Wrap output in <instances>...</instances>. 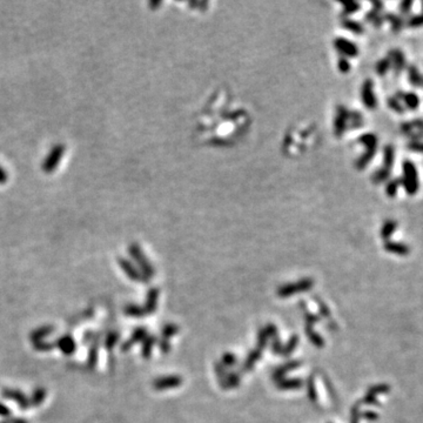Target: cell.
<instances>
[{"instance_id": "cell-19", "label": "cell", "mask_w": 423, "mask_h": 423, "mask_svg": "<svg viewBox=\"0 0 423 423\" xmlns=\"http://www.w3.org/2000/svg\"><path fill=\"white\" fill-rule=\"evenodd\" d=\"M349 127L350 128H360L364 126V116L360 112H352L349 114Z\"/></svg>"}, {"instance_id": "cell-26", "label": "cell", "mask_w": 423, "mask_h": 423, "mask_svg": "<svg viewBox=\"0 0 423 423\" xmlns=\"http://www.w3.org/2000/svg\"><path fill=\"white\" fill-rule=\"evenodd\" d=\"M421 7H422V13H423V2L421 3Z\"/></svg>"}, {"instance_id": "cell-16", "label": "cell", "mask_w": 423, "mask_h": 423, "mask_svg": "<svg viewBox=\"0 0 423 423\" xmlns=\"http://www.w3.org/2000/svg\"><path fill=\"white\" fill-rule=\"evenodd\" d=\"M396 228H397L396 221L392 220V219L387 220L381 228V236L384 237V239H388V237H390V235L396 231Z\"/></svg>"}, {"instance_id": "cell-25", "label": "cell", "mask_w": 423, "mask_h": 423, "mask_svg": "<svg viewBox=\"0 0 423 423\" xmlns=\"http://www.w3.org/2000/svg\"><path fill=\"white\" fill-rule=\"evenodd\" d=\"M337 66H338V70H340L342 73H347V72L350 70V64L347 58H341L340 60H338Z\"/></svg>"}, {"instance_id": "cell-22", "label": "cell", "mask_w": 423, "mask_h": 423, "mask_svg": "<svg viewBox=\"0 0 423 423\" xmlns=\"http://www.w3.org/2000/svg\"><path fill=\"white\" fill-rule=\"evenodd\" d=\"M342 5H344V12H345V14L355 13V12L360 10V7H361L360 4L355 3V2L344 3V4H342Z\"/></svg>"}, {"instance_id": "cell-6", "label": "cell", "mask_w": 423, "mask_h": 423, "mask_svg": "<svg viewBox=\"0 0 423 423\" xmlns=\"http://www.w3.org/2000/svg\"><path fill=\"white\" fill-rule=\"evenodd\" d=\"M388 56L390 59V63H392L394 73L398 75L402 71L405 70L406 65H407L406 56L404 54V52H402L401 50H398V48H395V50H392L389 52Z\"/></svg>"}, {"instance_id": "cell-4", "label": "cell", "mask_w": 423, "mask_h": 423, "mask_svg": "<svg viewBox=\"0 0 423 423\" xmlns=\"http://www.w3.org/2000/svg\"><path fill=\"white\" fill-rule=\"evenodd\" d=\"M334 46L346 58H354L358 54V48L355 44L345 38H336L334 40Z\"/></svg>"}, {"instance_id": "cell-11", "label": "cell", "mask_w": 423, "mask_h": 423, "mask_svg": "<svg viewBox=\"0 0 423 423\" xmlns=\"http://www.w3.org/2000/svg\"><path fill=\"white\" fill-rule=\"evenodd\" d=\"M384 19L385 22H388L390 24V26H392V31L395 32V33H398L402 28L405 26V22L404 19H401L398 15L394 14V13H386L384 15Z\"/></svg>"}, {"instance_id": "cell-15", "label": "cell", "mask_w": 423, "mask_h": 423, "mask_svg": "<svg viewBox=\"0 0 423 423\" xmlns=\"http://www.w3.org/2000/svg\"><path fill=\"white\" fill-rule=\"evenodd\" d=\"M390 68H392V63H390L389 56L387 55L384 59L378 60L377 64L375 65V72L380 76H384L388 73V71L390 70Z\"/></svg>"}, {"instance_id": "cell-24", "label": "cell", "mask_w": 423, "mask_h": 423, "mask_svg": "<svg viewBox=\"0 0 423 423\" xmlns=\"http://www.w3.org/2000/svg\"><path fill=\"white\" fill-rule=\"evenodd\" d=\"M412 6H413L412 0H405V2H402L400 4V12L405 15L409 14V12L412 11Z\"/></svg>"}, {"instance_id": "cell-2", "label": "cell", "mask_w": 423, "mask_h": 423, "mask_svg": "<svg viewBox=\"0 0 423 423\" xmlns=\"http://www.w3.org/2000/svg\"><path fill=\"white\" fill-rule=\"evenodd\" d=\"M361 98H362V103H364L366 108H368V110H374V108H376L377 99H376L375 94H374L373 80L367 79L364 83V85H362Z\"/></svg>"}, {"instance_id": "cell-8", "label": "cell", "mask_w": 423, "mask_h": 423, "mask_svg": "<svg viewBox=\"0 0 423 423\" xmlns=\"http://www.w3.org/2000/svg\"><path fill=\"white\" fill-rule=\"evenodd\" d=\"M358 143L364 145L366 151H377V136L373 133H366L358 138Z\"/></svg>"}, {"instance_id": "cell-23", "label": "cell", "mask_w": 423, "mask_h": 423, "mask_svg": "<svg viewBox=\"0 0 423 423\" xmlns=\"http://www.w3.org/2000/svg\"><path fill=\"white\" fill-rule=\"evenodd\" d=\"M407 148L413 153H420L423 154V141H409L407 144Z\"/></svg>"}, {"instance_id": "cell-21", "label": "cell", "mask_w": 423, "mask_h": 423, "mask_svg": "<svg viewBox=\"0 0 423 423\" xmlns=\"http://www.w3.org/2000/svg\"><path fill=\"white\" fill-rule=\"evenodd\" d=\"M406 25L410 28H416L423 26V13L420 14H415L413 17H410L407 20Z\"/></svg>"}, {"instance_id": "cell-17", "label": "cell", "mask_w": 423, "mask_h": 423, "mask_svg": "<svg viewBox=\"0 0 423 423\" xmlns=\"http://www.w3.org/2000/svg\"><path fill=\"white\" fill-rule=\"evenodd\" d=\"M390 173L392 172H389V171H387V169H385V168H378L376 172H374L373 173V175H372V181H373V184H375V185H380V184H382V183H386L387 180L389 179V176H390Z\"/></svg>"}, {"instance_id": "cell-13", "label": "cell", "mask_w": 423, "mask_h": 423, "mask_svg": "<svg viewBox=\"0 0 423 423\" xmlns=\"http://www.w3.org/2000/svg\"><path fill=\"white\" fill-rule=\"evenodd\" d=\"M385 248L387 249V251L400 254V255H407V254L409 253L408 246L400 244V243H392V241H389V243L386 244Z\"/></svg>"}, {"instance_id": "cell-5", "label": "cell", "mask_w": 423, "mask_h": 423, "mask_svg": "<svg viewBox=\"0 0 423 423\" xmlns=\"http://www.w3.org/2000/svg\"><path fill=\"white\" fill-rule=\"evenodd\" d=\"M398 102L404 103L405 108H408L410 111L417 110L418 106H420V98H418L417 94H415L414 92H396V94L394 95Z\"/></svg>"}, {"instance_id": "cell-3", "label": "cell", "mask_w": 423, "mask_h": 423, "mask_svg": "<svg viewBox=\"0 0 423 423\" xmlns=\"http://www.w3.org/2000/svg\"><path fill=\"white\" fill-rule=\"evenodd\" d=\"M350 112L345 106H338L335 122H334V131L336 136H341L344 134L346 128L348 126Z\"/></svg>"}, {"instance_id": "cell-10", "label": "cell", "mask_w": 423, "mask_h": 423, "mask_svg": "<svg viewBox=\"0 0 423 423\" xmlns=\"http://www.w3.org/2000/svg\"><path fill=\"white\" fill-rule=\"evenodd\" d=\"M408 79L414 87H423V75L420 73L416 65L408 66Z\"/></svg>"}, {"instance_id": "cell-7", "label": "cell", "mask_w": 423, "mask_h": 423, "mask_svg": "<svg viewBox=\"0 0 423 423\" xmlns=\"http://www.w3.org/2000/svg\"><path fill=\"white\" fill-rule=\"evenodd\" d=\"M400 131L402 134H405L406 136H409L414 131L423 132V119L417 118L412 120V122L402 123L400 126Z\"/></svg>"}, {"instance_id": "cell-20", "label": "cell", "mask_w": 423, "mask_h": 423, "mask_svg": "<svg viewBox=\"0 0 423 423\" xmlns=\"http://www.w3.org/2000/svg\"><path fill=\"white\" fill-rule=\"evenodd\" d=\"M387 105H388V107L390 108V110L398 113V114H404V113L406 112V108L404 105L401 104V102H398L395 96H389V98L387 99Z\"/></svg>"}, {"instance_id": "cell-14", "label": "cell", "mask_w": 423, "mask_h": 423, "mask_svg": "<svg viewBox=\"0 0 423 423\" xmlns=\"http://www.w3.org/2000/svg\"><path fill=\"white\" fill-rule=\"evenodd\" d=\"M342 26H344L346 30L353 32V33H355V34H361V33H364V31H365L364 26H362L360 23L355 22V20H352V19L342 20Z\"/></svg>"}, {"instance_id": "cell-12", "label": "cell", "mask_w": 423, "mask_h": 423, "mask_svg": "<svg viewBox=\"0 0 423 423\" xmlns=\"http://www.w3.org/2000/svg\"><path fill=\"white\" fill-rule=\"evenodd\" d=\"M376 154V151H366L364 154H362L360 158L356 160L355 167L358 171H362V169L366 168L370 164V161L373 160L374 156Z\"/></svg>"}, {"instance_id": "cell-18", "label": "cell", "mask_w": 423, "mask_h": 423, "mask_svg": "<svg viewBox=\"0 0 423 423\" xmlns=\"http://www.w3.org/2000/svg\"><path fill=\"white\" fill-rule=\"evenodd\" d=\"M400 186H401L400 178L389 180L386 186V194L389 197H394L397 194V191H398V188H400Z\"/></svg>"}, {"instance_id": "cell-9", "label": "cell", "mask_w": 423, "mask_h": 423, "mask_svg": "<svg viewBox=\"0 0 423 423\" xmlns=\"http://www.w3.org/2000/svg\"><path fill=\"white\" fill-rule=\"evenodd\" d=\"M394 161H395V148L393 145H387V146H385L384 148V165H382V168L392 172Z\"/></svg>"}, {"instance_id": "cell-1", "label": "cell", "mask_w": 423, "mask_h": 423, "mask_svg": "<svg viewBox=\"0 0 423 423\" xmlns=\"http://www.w3.org/2000/svg\"><path fill=\"white\" fill-rule=\"evenodd\" d=\"M401 185L404 186L407 194L415 195L420 188V181H418V174L416 166L413 161L405 160L402 164V178Z\"/></svg>"}]
</instances>
